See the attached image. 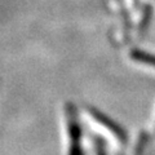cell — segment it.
<instances>
[{"instance_id":"obj_3","label":"cell","mask_w":155,"mask_h":155,"mask_svg":"<svg viewBox=\"0 0 155 155\" xmlns=\"http://www.w3.org/2000/svg\"><path fill=\"white\" fill-rule=\"evenodd\" d=\"M130 58H133L134 61L141 62V64L155 67V54H151V53H147L140 49H133L130 52Z\"/></svg>"},{"instance_id":"obj_5","label":"cell","mask_w":155,"mask_h":155,"mask_svg":"<svg viewBox=\"0 0 155 155\" xmlns=\"http://www.w3.org/2000/svg\"><path fill=\"white\" fill-rule=\"evenodd\" d=\"M98 145H100V146H98V155H106L105 150L102 149V145H101V143H98Z\"/></svg>"},{"instance_id":"obj_2","label":"cell","mask_w":155,"mask_h":155,"mask_svg":"<svg viewBox=\"0 0 155 155\" xmlns=\"http://www.w3.org/2000/svg\"><path fill=\"white\" fill-rule=\"evenodd\" d=\"M67 118H69L67 128H69V134H70V138H71V143H80L81 128H80L79 122H78L76 111H75L74 106H69V110H67Z\"/></svg>"},{"instance_id":"obj_4","label":"cell","mask_w":155,"mask_h":155,"mask_svg":"<svg viewBox=\"0 0 155 155\" xmlns=\"http://www.w3.org/2000/svg\"><path fill=\"white\" fill-rule=\"evenodd\" d=\"M69 155H83V150H81L80 143H71Z\"/></svg>"},{"instance_id":"obj_1","label":"cell","mask_w":155,"mask_h":155,"mask_svg":"<svg viewBox=\"0 0 155 155\" xmlns=\"http://www.w3.org/2000/svg\"><path fill=\"white\" fill-rule=\"evenodd\" d=\"M91 115L93 116V118L98 122L101 125H104V127L106 129H109L111 133H114L116 137H118L120 141H127V133H125V130L120 127V125H118L113 119H110L109 116H106L105 114L100 113V111L97 110H91Z\"/></svg>"}]
</instances>
